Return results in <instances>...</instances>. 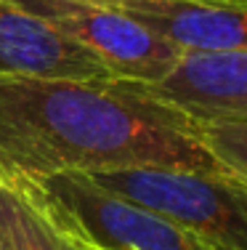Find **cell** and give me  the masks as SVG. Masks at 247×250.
<instances>
[{"label":"cell","mask_w":247,"mask_h":250,"mask_svg":"<svg viewBox=\"0 0 247 250\" xmlns=\"http://www.w3.org/2000/svg\"><path fill=\"white\" fill-rule=\"evenodd\" d=\"M77 245L91 250H213L160 213L98 187L88 173L16 181Z\"/></svg>","instance_id":"cell-2"},{"label":"cell","mask_w":247,"mask_h":250,"mask_svg":"<svg viewBox=\"0 0 247 250\" xmlns=\"http://www.w3.org/2000/svg\"><path fill=\"white\" fill-rule=\"evenodd\" d=\"M98 59L117 80L157 83L181 51L141 21L109 5L85 0H11Z\"/></svg>","instance_id":"cell-4"},{"label":"cell","mask_w":247,"mask_h":250,"mask_svg":"<svg viewBox=\"0 0 247 250\" xmlns=\"http://www.w3.org/2000/svg\"><path fill=\"white\" fill-rule=\"evenodd\" d=\"M197 141L226 173L247 184V123H189Z\"/></svg>","instance_id":"cell-9"},{"label":"cell","mask_w":247,"mask_h":250,"mask_svg":"<svg viewBox=\"0 0 247 250\" xmlns=\"http://www.w3.org/2000/svg\"><path fill=\"white\" fill-rule=\"evenodd\" d=\"M0 77L112 83L114 75L93 53L11 0H0Z\"/></svg>","instance_id":"cell-6"},{"label":"cell","mask_w":247,"mask_h":250,"mask_svg":"<svg viewBox=\"0 0 247 250\" xmlns=\"http://www.w3.org/2000/svg\"><path fill=\"white\" fill-rule=\"evenodd\" d=\"M85 3H98V5H109V8H120V5L136 3V0H85Z\"/></svg>","instance_id":"cell-10"},{"label":"cell","mask_w":247,"mask_h":250,"mask_svg":"<svg viewBox=\"0 0 247 250\" xmlns=\"http://www.w3.org/2000/svg\"><path fill=\"white\" fill-rule=\"evenodd\" d=\"M205 3H247V0H205Z\"/></svg>","instance_id":"cell-11"},{"label":"cell","mask_w":247,"mask_h":250,"mask_svg":"<svg viewBox=\"0 0 247 250\" xmlns=\"http://www.w3.org/2000/svg\"><path fill=\"white\" fill-rule=\"evenodd\" d=\"M117 11L141 21L178 51L247 53V3L136 0Z\"/></svg>","instance_id":"cell-7"},{"label":"cell","mask_w":247,"mask_h":250,"mask_svg":"<svg viewBox=\"0 0 247 250\" xmlns=\"http://www.w3.org/2000/svg\"><path fill=\"white\" fill-rule=\"evenodd\" d=\"M144 165L223 170L189 120L114 80L0 77V184Z\"/></svg>","instance_id":"cell-1"},{"label":"cell","mask_w":247,"mask_h":250,"mask_svg":"<svg viewBox=\"0 0 247 250\" xmlns=\"http://www.w3.org/2000/svg\"><path fill=\"white\" fill-rule=\"evenodd\" d=\"M85 250H91V248H85Z\"/></svg>","instance_id":"cell-12"},{"label":"cell","mask_w":247,"mask_h":250,"mask_svg":"<svg viewBox=\"0 0 247 250\" xmlns=\"http://www.w3.org/2000/svg\"><path fill=\"white\" fill-rule=\"evenodd\" d=\"M114 85L189 123H247V53L181 51L157 83L114 80Z\"/></svg>","instance_id":"cell-5"},{"label":"cell","mask_w":247,"mask_h":250,"mask_svg":"<svg viewBox=\"0 0 247 250\" xmlns=\"http://www.w3.org/2000/svg\"><path fill=\"white\" fill-rule=\"evenodd\" d=\"M0 250H85L35 205L21 187L0 184Z\"/></svg>","instance_id":"cell-8"},{"label":"cell","mask_w":247,"mask_h":250,"mask_svg":"<svg viewBox=\"0 0 247 250\" xmlns=\"http://www.w3.org/2000/svg\"><path fill=\"white\" fill-rule=\"evenodd\" d=\"M88 176L178 224L213 250H247V184L226 170L144 165Z\"/></svg>","instance_id":"cell-3"}]
</instances>
